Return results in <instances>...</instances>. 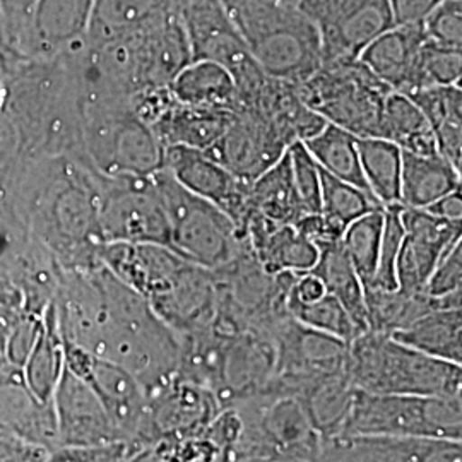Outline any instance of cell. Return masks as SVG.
Listing matches in <instances>:
<instances>
[{
    "instance_id": "1",
    "label": "cell",
    "mask_w": 462,
    "mask_h": 462,
    "mask_svg": "<svg viewBox=\"0 0 462 462\" xmlns=\"http://www.w3.org/2000/svg\"><path fill=\"white\" fill-rule=\"evenodd\" d=\"M51 305L62 343L120 365L146 393L179 374L180 336L105 265L62 271Z\"/></svg>"
},
{
    "instance_id": "2",
    "label": "cell",
    "mask_w": 462,
    "mask_h": 462,
    "mask_svg": "<svg viewBox=\"0 0 462 462\" xmlns=\"http://www.w3.org/2000/svg\"><path fill=\"white\" fill-rule=\"evenodd\" d=\"M79 81L86 163L106 177H151L163 170L165 148L131 98L88 83L81 72Z\"/></svg>"
},
{
    "instance_id": "3",
    "label": "cell",
    "mask_w": 462,
    "mask_h": 462,
    "mask_svg": "<svg viewBox=\"0 0 462 462\" xmlns=\"http://www.w3.org/2000/svg\"><path fill=\"white\" fill-rule=\"evenodd\" d=\"M221 2L269 78L300 84L322 66L320 34L295 0Z\"/></svg>"
},
{
    "instance_id": "4",
    "label": "cell",
    "mask_w": 462,
    "mask_h": 462,
    "mask_svg": "<svg viewBox=\"0 0 462 462\" xmlns=\"http://www.w3.org/2000/svg\"><path fill=\"white\" fill-rule=\"evenodd\" d=\"M347 377L372 394L462 397V365L425 355L391 334L365 330L349 343Z\"/></svg>"
},
{
    "instance_id": "5",
    "label": "cell",
    "mask_w": 462,
    "mask_h": 462,
    "mask_svg": "<svg viewBox=\"0 0 462 462\" xmlns=\"http://www.w3.org/2000/svg\"><path fill=\"white\" fill-rule=\"evenodd\" d=\"M462 397L372 394L355 389L336 437L375 435L462 440Z\"/></svg>"
},
{
    "instance_id": "6",
    "label": "cell",
    "mask_w": 462,
    "mask_h": 462,
    "mask_svg": "<svg viewBox=\"0 0 462 462\" xmlns=\"http://www.w3.org/2000/svg\"><path fill=\"white\" fill-rule=\"evenodd\" d=\"M242 418L235 459L248 462H315L322 435L295 397L261 393L231 406Z\"/></svg>"
},
{
    "instance_id": "7",
    "label": "cell",
    "mask_w": 462,
    "mask_h": 462,
    "mask_svg": "<svg viewBox=\"0 0 462 462\" xmlns=\"http://www.w3.org/2000/svg\"><path fill=\"white\" fill-rule=\"evenodd\" d=\"M152 180L168 216V247L185 261L216 271L247 247V240L242 238L230 216L213 202L183 189L165 168L156 171Z\"/></svg>"
},
{
    "instance_id": "8",
    "label": "cell",
    "mask_w": 462,
    "mask_h": 462,
    "mask_svg": "<svg viewBox=\"0 0 462 462\" xmlns=\"http://www.w3.org/2000/svg\"><path fill=\"white\" fill-rule=\"evenodd\" d=\"M307 106L356 137H380L385 99L393 91L360 59L324 62L297 84Z\"/></svg>"
},
{
    "instance_id": "9",
    "label": "cell",
    "mask_w": 462,
    "mask_h": 462,
    "mask_svg": "<svg viewBox=\"0 0 462 462\" xmlns=\"http://www.w3.org/2000/svg\"><path fill=\"white\" fill-rule=\"evenodd\" d=\"M179 16L190 45L192 60H209L226 69L236 84L238 108L247 106L263 88L267 74L252 57L223 2L180 0Z\"/></svg>"
},
{
    "instance_id": "10",
    "label": "cell",
    "mask_w": 462,
    "mask_h": 462,
    "mask_svg": "<svg viewBox=\"0 0 462 462\" xmlns=\"http://www.w3.org/2000/svg\"><path fill=\"white\" fill-rule=\"evenodd\" d=\"M99 228L105 244L170 242L165 204L151 177H106L98 173Z\"/></svg>"
},
{
    "instance_id": "11",
    "label": "cell",
    "mask_w": 462,
    "mask_h": 462,
    "mask_svg": "<svg viewBox=\"0 0 462 462\" xmlns=\"http://www.w3.org/2000/svg\"><path fill=\"white\" fill-rule=\"evenodd\" d=\"M62 345L67 368L95 391L124 442L137 448L148 446V393L143 383L120 365Z\"/></svg>"
},
{
    "instance_id": "12",
    "label": "cell",
    "mask_w": 462,
    "mask_h": 462,
    "mask_svg": "<svg viewBox=\"0 0 462 462\" xmlns=\"http://www.w3.org/2000/svg\"><path fill=\"white\" fill-rule=\"evenodd\" d=\"M322 43V64L358 59L365 47L394 26L389 0H300Z\"/></svg>"
},
{
    "instance_id": "13",
    "label": "cell",
    "mask_w": 462,
    "mask_h": 462,
    "mask_svg": "<svg viewBox=\"0 0 462 462\" xmlns=\"http://www.w3.org/2000/svg\"><path fill=\"white\" fill-rule=\"evenodd\" d=\"M219 411L221 406L211 391L175 375L148 393V446L196 437Z\"/></svg>"
},
{
    "instance_id": "14",
    "label": "cell",
    "mask_w": 462,
    "mask_h": 462,
    "mask_svg": "<svg viewBox=\"0 0 462 462\" xmlns=\"http://www.w3.org/2000/svg\"><path fill=\"white\" fill-rule=\"evenodd\" d=\"M290 144L265 118L252 110H236L230 125L208 152L236 179L255 182L286 154Z\"/></svg>"
},
{
    "instance_id": "15",
    "label": "cell",
    "mask_w": 462,
    "mask_h": 462,
    "mask_svg": "<svg viewBox=\"0 0 462 462\" xmlns=\"http://www.w3.org/2000/svg\"><path fill=\"white\" fill-rule=\"evenodd\" d=\"M166 171L199 198L206 199L231 217L244 238V225L250 213V185L236 179L200 149L165 148ZM245 240V238H244Z\"/></svg>"
},
{
    "instance_id": "16",
    "label": "cell",
    "mask_w": 462,
    "mask_h": 462,
    "mask_svg": "<svg viewBox=\"0 0 462 462\" xmlns=\"http://www.w3.org/2000/svg\"><path fill=\"white\" fill-rule=\"evenodd\" d=\"M404 238L397 257V284L404 291H423L448 247L461 238L462 221H447L401 204Z\"/></svg>"
},
{
    "instance_id": "17",
    "label": "cell",
    "mask_w": 462,
    "mask_h": 462,
    "mask_svg": "<svg viewBox=\"0 0 462 462\" xmlns=\"http://www.w3.org/2000/svg\"><path fill=\"white\" fill-rule=\"evenodd\" d=\"M51 404L59 447H97L124 442L95 391L66 365Z\"/></svg>"
},
{
    "instance_id": "18",
    "label": "cell",
    "mask_w": 462,
    "mask_h": 462,
    "mask_svg": "<svg viewBox=\"0 0 462 462\" xmlns=\"http://www.w3.org/2000/svg\"><path fill=\"white\" fill-rule=\"evenodd\" d=\"M315 462H462V444L414 437H330Z\"/></svg>"
},
{
    "instance_id": "19",
    "label": "cell",
    "mask_w": 462,
    "mask_h": 462,
    "mask_svg": "<svg viewBox=\"0 0 462 462\" xmlns=\"http://www.w3.org/2000/svg\"><path fill=\"white\" fill-rule=\"evenodd\" d=\"M0 431L53 450L59 447L53 404L34 396L21 365L0 355Z\"/></svg>"
},
{
    "instance_id": "20",
    "label": "cell",
    "mask_w": 462,
    "mask_h": 462,
    "mask_svg": "<svg viewBox=\"0 0 462 462\" xmlns=\"http://www.w3.org/2000/svg\"><path fill=\"white\" fill-rule=\"evenodd\" d=\"M423 24H394L370 42L360 60L393 91L410 95L421 88L420 57L425 43Z\"/></svg>"
},
{
    "instance_id": "21",
    "label": "cell",
    "mask_w": 462,
    "mask_h": 462,
    "mask_svg": "<svg viewBox=\"0 0 462 462\" xmlns=\"http://www.w3.org/2000/svg\"><path fill=\"white\" fill-rule=\"evenodd\" d=\"M244 238L269 274H305L314 269L319 248L293 225H278L250 211Z\"/></svg>"
},
{
    "instance_id": "22",
    "label": "cell",
    "mask_w": 462,
    "mask_h": 462,
    "mask_svg": "<svg viewBox=\"0 0 462 462\" xmlns=\"http://www.w3.org/2000/svg\"><path fill=\"white\" fill-rule=\"evenodd\" d=\"M95 0H38L26 57L50 59L84 43Z\"/></svg>"
},
{
    "instance_id": "23",
    "label": "cell",
    "mask_w": 462,
    "mask_h": 462,
    "mask_svg": "<svg viewBox=\"0 0 462 462\" xmlns=\"http://www.w3.org/2000/svg\"><path fill=\"white\" fill-rule=\"evenodd\" d=\"M244 108L265 118L290 146L293 143H305L328 124L322 116H317L307 106L298 91L297 84L269 76L255 98Z\"/></svg>"
},
{
    "instance_id": "24",
    "label": "cell",
    "mask_w": 462,
    "mask_h": 462,
    "mask_svg": "<svg viewBox=\"0 0 462 462\" xmlns=\"http://www.w3.org/2000/svg\"><path fill=\"white\" fill-rule=\"evenodd\" d=\"M233 114L231 110L192 106L173 99L151 124V129L163 148L183 146L208 151L226 131Z\"/></svg>"
},
{
    "instance_id": "25",
    "label": "cell",
    "mask_w": 462,
    "mask_h": 462,
    "mask_svg": "<svg viewBox=\"0 0 462 462\" xmlns=\"http://www.w3.org/2000/svg\"><path fill=\"white\" fill-rule=\"evenodd\" d=\"M408 97L427 118L439 154L462 173L461 86H429Z\"/></svg>"
},
{
    "instance_id": "26",
    "label": "cell",
    "mask_w": 462,
    "mask_h": 462,
    "mask_svg": "<svg viewBox=\"0 0 462 462\" xmlns=\"http://www.w3.org/2000/svg\"><path fill=\"white\" fill-rule=\"evenodd\" d=\"M462 189V173L440 154H413L402 151L401 204L425 209L435 200Z\"/></svg>"
},
{
    "instance_id": "27",
    "label": "cell",
    "mask_w": 462,
    "mask_h": 462,
    "mask_svg": "<svg viewBox=\"0 0 462 462\" xmlns=\"http://www.w3.org/2000/svg\"><path fill=\"white\" fill-rule=\"evenodd\" d=\"M179 4L180 0H95L84 43L95 47L133 33L165 13H179Z\"/></svg>"
},
{
    "instance_id": "28",
    "label": "cell",
    "mask_w": 462,
    "mask_h": 462,
    "mask_svg": "<svg viewBox=\"0 0 462 462\" xmlns=\"http://www.w3.org/2000/svg\"><path fill=\"white\" fill-rule=\"evenodd\" d=\"M317 248L319 259L310 273L322 281L326 291L346 309L356 328L362 332L368 330L364 282L351 264L341 240L322 242L317 244Z\"/></svg>"
},
{
    "instance_id": "29",
    "label": "cell",
    "mask_w": 462,
    "mask_h": 462,
    "mask_svg": "<svg viewBox=\"0 0 462 462\" xmlns=\"http://www.w3.org/2000/svg\"><path fill=\"white\" fill-rule=\"evenodd\" d=\"M175 101L192 106L231 110L238 108V91L230 72L209 60H192L170 84Z\"/></svg>"
},
{
    "instance_id": "30",
    "label": "cell",
    "mask_w": 462,
    "mask_h": 462,
    "mask_svg": "<svg viewBox=\"0 0 462 462\" xmlns=\"http://www.w3.org/2000/svg\"><path fill=\"white\" fill-rule=\"evenodd\" d=\"M406 346L462 365V309H437L391 334Z\"/></svg>"
},
{
    "instance_id": "31",
    "label": "cell",
    "mask_w": 462,
    "mask_h": 462,
    "mask_svg": "<svg viewBox=\"0 0 462 462\" xmlns=\"http://www.w3.org/2000/svg\"><path fill=\"white\" fill-rule=\"evenodd\" d=\"M250 211L273 223L293 226L307 216L295 189L288 151L250 185Z\"/></svg>"
},
{
    "instance_id": "32",
    "label": "cell",
    "mask_w": 462,
    "mask_h": 462,
    "mask_svg": "<svg viewBox=\"0 0 462 462\" xmlns=\"http://www.w3.org/2000/svg\"><path fill=\"white\" fill-rule=\"evenodd\" d=\"M380 137L394 143L404 152L423 156L439 154L427 118L413 99L404 93L391 91L385 99L380 120Z\"/></svg>"
},
{
    "instance_id": "33",
    "label": "cell",
    "mask_w": 462,
    "mask_h": 462,
    "mask_svg": "<svg viewBox=\"0 0 462 462\" xmlns=\"http://www.w3.org/2000/svg\"><path fill=\"white\" fill-rule=\"evenodd\" d=\"M356 143V135L328 122L314 137L307 139L303 144L324 171L343 182L368 190Z\"/></svg>"
},
{
    "instance_id": "34",
    "label": "cell",
    "mask_w": 462,
    "mask_h": 462,
    "mask_svg": "<svg viewBox=\"0 0 462 462\" xmlns=\"http://www.w3.org/2000/svg\"><path fill=\"white\" fill-rule=\"evenodd\" d=\"M358 154L365 182L380 204H401L402 151L382 137H358Z\"/></svg>"
},
{
    "instance_id": "35",
    "label": "cell",
    "mask_w": 462,
    "mask_h": 462,
    "mask_svg": "<svg viewBox=\"0 0 462 462\" xmlns=\"http://www.w3.org/2000/svg\"><path fill=\"white\" fill-rule=\"evenodd\" d=\"M64 345L57 329L53 305L43 314V328L32 353L23 365L24 379L34 396L51 402L53 393L64 370Z\"/></svg>"
},
{
    "instance_id": "36",
    "label": "cell",
    "mask_w": 462,
    "mask_h": 462,
    "mask_svg": "<svg viewBox=\"0 0 462 462\" xmlns=\"http://www.w3.org/2000/svg\"><path fill=\"white\" fill-rule=\"evenodd\" d=\"M320 217L337 238L347 226L379 208H383L372 192L343 182L320 168Z\"/></svg>"
},
{
    "instance_id": "37",
    "label": "cell",
    "mask_w": 462,
    "mask_h": 462,
    "mask_svg": "<svg viewBox=\"0 0 462 462\" xmlns=\"http://www.w3.org/2000/svg\"><path fill=\"white\" fill-rule=\"evenodd\" d=\"M382 233L383 208H379L368 215L355 219L341 236V244L346 250L355 271L364 282V288L372 282L377 271Z\"/></svg>"
},
{
    "instance_id": "38",
    "label": "cell",
    "mask_w": 462,
    "mask_h": 462,
    "mask_svg": "<svg viewBox=\"0 0 462 462\" xmlns=\"http://www.w3.org/2000/svg\"><path fill=\"white\" fill-rule=\"evenodd\" d=\"M286 309L290 317L295 319L300 324L310 329L330 334L347 345L353 339H356L360 334H364L351 320L346 309L329 293L310 303H300L288 298Z\"/></svg>"
},
{
    "instance_id": "39",
    "label": "cell",
    "mask_w": 462,
    "mask_h": 462,
    "mask_svg": "<svg viewBox=\"0 0 462 462\" xmlns=\"http://www.w3.org/2000/svg\"><path fill=\"white\" fill-rule=\"evenodd\" d=\"M404 238V226L401 221V204L383 208V233L380 244L379 263L372 282L365 290H397V257Z\"/></svg>"
},
{
    "instance_id": "40",
    "label": "cell",
    "mask_w": 462,
    "mask_h": 462,
    "mask_svg": "<svg viewBox=\"0 0 462 462\" xmlns=\"http://www.w3.org/2000/svg\"><path fill=\"white\" fill-rule=\"evenodd\" d=\"M420 74L421 88L461 86L462 50L447 49L425 40L420 57Z\"/></svg>"
},
{
    "instance_id": "41",
    "label": "cell",
    "mask_w": 462,
    "mask_h": 462,
    "mask_svg": "<svg viewBox=\"0 0 462 462\" xmlns=\"http://www.w3.org/2000/svg\"><path fill=\"white\" fill-rule=\"evenodd\" d=\"M288 158L293 173L298 198L307 216L320 213V166L317 165L303 143H293L288 148Z\"/></svg>"
},
{
    "instance_id": "42",
    "label": "cell",
    "mask_w": 462,
    "mask_h": 462,
    "mask_svg": "<svg viewBox=\"0 0 462 462\" xmlns=\"http://www.w3.org/2000/svg\"><path fill=\"white\" fill-rule=\"evenodd\" d=\"M425 38L440 47L462 50V0H444L423 19Z\"/></svg>"
},
{
    "instance_id": "43",
    "label": "cell",
    "mask_w": 462,
    "mask_h": 462,
    "mask_svg": "<svg viewBox=\"0 0 462 462\" xmlns=\"http://www.w3.org/2000/svg\"><path fill=\"white\" fill-rule=\"evenodd\" d=\"M36 2L38 0H0L7 45L4 55L26 57Z\"/></svg>"
},
{
    "instance_id": "44",
    "label": "cell",
    "mask_w": 462,
    "mask_h": 462,
    "mask_svg": "<svg viewBox=\"0 0 462 462\" xmlns=\"http://www.w3.org/2000/svg\"><path fill=\"white\" fill-rule=\"evenodd\" d=\"M430 297H448L462 291V242H454L433 269L423 290Z\"/></svg>"
},
{
    "instance_id": "45",
    "label": "cell",
    "mask_w": 462,
    "mask_h": 462,
    "mask_svg": "<svg viewBox=\"0 0 462 462\" xmlns=\"http://www.w3.org/2000/svg\"><path fill=\"white\" fill-rule=\"evenodd\" d=\"M137 447L116 442L97 447H57L45 462H125Z\"/></svg>"
},
{
    "instance_id": "46",
    "label": "cell",
    "mask_w": 462,
    "mask_h": 462,
    "mask_svg": "<svg viewBox=\"0 0 462 462\" xmlns=\"http://www.w3.org/2000/svg\"><path fill=\"white\" fill-rule=\"evenodd\" d=\"M28 314L32 312L28 310L23 291L13 281L0 276V351L5 346L17 324Z\"/></svg>"
},
{
    "instance_id": "47",
    "label": "cell",
    "mask_w": 462,
    "mask_h": 462,
    "mask_svg": "<svg viewBox=\"0 0 462 462\" xmlns=\"http://www.w3.org/2000/svg\"><path fill=\"white\" fill-rule=\"evenodd\" d=\"M43 328V315L28 314L19 324L13 334L9 336L7 343L0 355H4L13 364L24 365L28 355L32 353L34 343Z\"/></svg>"
},
{
    "instance_id": "48",
    "label": "cell",
    "mask_w": 462,
    "mask_h": 462,
    "mask_svg": "<svg viewBox=\"0 0 462 462\" xmlns=\"http://www.w3.org/2000/svg\"><path fill=\"white\" fill-rule=\"evenodd\" d=\"M50 450L17 435L0 431V462H45Z\"/></svg>"
},
{
    "instance_id": "49",
    "label": "cell",
    "mask_w": 462,
    "mask_h": 462,
    "mask_svg": "<svg viewBox=\"0 0 462 462\" xmlns=\"http://www.w3.org/2000/svg\"><path fill=\"white\" fill-rule=\"evenodd\" d=\"M444 0H389L394 24H420Z\"/></svg>"
},
{
    "instance_id": "50",
    "label": "cell",
    "mask_w": 462,
    "mask_h": 462,
    "mask_svg": "<svg viewBox=\"0 0 462 462\" xmlns=\"http://www.w3.org/2000/svg\"><path fill=\"white\" fill-rule=\"evenodd\" d=\"M425 211L447 221H462V189L435 200Z\"/></svg>"
},
{
    "instance_id": "51",
    "label": "cell",
    "mask_w": 462,
    "mask_h": 462,
    "mask_svg": "<svg viewBox=\"0 0 462 462\" xmlns=\"http://www.w3.org/2000/svg\"><path fill=\"white\" fill-rule=\"evenodd\" d=\"M125 462H175V457L170 444L158 442L135 448Z\"/></svg>"
},
{
    "instance_id": "52",
    "label": "cell",
    "mask_w": 462,
    "mask_h": 462,
    "mask_svg": "<svg viewBox=\"0 0 462 462\" xmlns=\"http://www.w3.org/2000/svg\"><path fill=\"white\" fill-rule=\"evenodd\" d=\"M5 50H7V45H5V30H4V19H2V14H0V57L5 53Z\"/></svg>"
},
{
    "instance_id": "53",
    "label": "cell",
    "mask_w": 462,
    "mask_h": 462,
    "mask_svg": "<svg viewBox=\"0 0 462 462\" xmlns=\"http://www.w3.org/2000/svg\"><path fill=\"white\" fill-rule=\"evenodd\" d=\"M5 101V86H4V76H2V66H0V110Z\"/></svg>"
},
{
    "instance_id": "54",
    "label": "cell",
    "mask_w": 462,
    "mask_h": 462,
    "mask_svg": "<svg viewBox=\"0 0 462 462\" xmlns=\"http://www.w3.org/2000/svg\"><path fill=\"white\" fill-rule=\"evenodd\" d=\"M295 2H300V0H295Z\"/></svg>"
}]
</instances>
